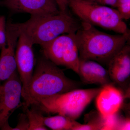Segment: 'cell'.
I'll return each instance as SVG.
<instances>
[{
  "mask_svg": "<svg viewBox=\"0 0 130 130\" xmlns=\"http://www.w3.org/2000/svg\"><path fill=\"white\" fill-rule=\"evenodd\" d=\"M78 86L58 66L43 56L37 61L24 108L34 106L42 100L77 89Z\"/></svg>",
  "mask_w": 130,
  "mask_h": 130,
  "instance_id": "7a4b0ae2",
  "label": "cell"
},
{
  "mask_svg": "<svg viewBox=\"0 0 130 130\" xmlns=\"http://www.w3.org/2000/svg\"><path fill=\"white\" fill-rule=\"evenodd\" d=\"M41 47L43 56L49 60L78 74L79 57L76 32L60 35Z\"/></svg>",
  "mask_w": 130,
  "mask_h": 130,
  "instance_id": "8992f818",
  "label": "cell"
},
{
  "mask_svg": "<svg viewBox=\"0 0 130 130\" xmlns=\"http://www.w3.org/2000/svg\"><path fill=\"white\" fill-rule=\"evenodd\" d=\"M6 17L0 15V51L6 42Z\"/></svg>",
  "mask_w": 130,
  "mask_h": 130,
  "instance_id": "ac0fdd59",
  "label": "cell"
},
{
  "mask_svg": "<svg viewBox=\"0 0 130 130\" xmlns=\"http://www.w3.org/2000/svg\"><path fill=\"white\" fill-rule=\"evenodd\" d=\"M7 41L1 50L0 83L9 78L17 70L15 52L20 32L14 23H7Z\"/></svg>",
  "mask_w": 130,
  "mask_h": 130,
  "instance_id": "9c48e42d",
  "label": "cell"
},
{
  "mask_svg": "<svg viewBox=\"0 0 130 130\" xmlns=\"http://www.w3.org/2000/svg\"><path fill=\"white\" fill-rule=\"evenodd\" d=\"M130 120L129 118L123 119L120 126L119 130H130Z\"/></svg>",
  "mask_w": 130,
  "mask_h": 130,
  "instance_id": "44dd1931",
  "label": "cell"
},
{
  "mask_svg": "<svg viewBox=\"0 0 130 130\" xmlns=\"http://www.w3.org/2000/svg\"><path fill=\"white\" fill-rule=\"evenodd\" d=\"M108 65L111 81L125 90L130 77V46L128 42L110 60Z\"/></svg>",
  "mask_w": 130,
  "mask_h": 130,
  "instance_id": "8fae6325",
  "label": "cell"
},
{
  "mask_svg": "<svg viewBox=\"0 0 130 130\" xmlns=\"http://www.w3.org/2000/svg\"><path fill=\"white\" fill-rule=\"evenodd\" d=\"M103 5L111 7L112 8H116L117 0H88Z\"/></svg>",
  "mask_w": 130,
  "mask_h": 130,
  "instance_id": "d6986e66",
  "label": "cell"
},
{
  "mask_svg": "<svg viewBox=\"0 0 130 130\" xmlns=\"http://www.w3.org/2000/svg\"><path fill=\"white\" fill-rule=\"evenodd\" d=\"M81 23L76 32L79 59L108 64L129 40V32L110 35L98 30L88 23L81 21Z\"/></svg>",
  "mask_w": 130,
  "mask_h": 130,
  "instance_id": "6da1fadb",
  "label": "cell"
},
{
  "mask_svg": "<svg viewBox=\"0 0 130 130\" xmlns=\"http://www.w3.org/2000/svg\"><path fill=\"white\" fill-rule=\"evenodd\" d=\"M68 6L83 22L118 34L129 32L117 9L88 0H68Z\"/></svg>",
  "mask_w": 130,
  "mask_h": 130,
  "instance_id": "5b68a950",
  "label": "cell"
},
{
  "mask_svg": "<svg viewBox=\"0 0 130 130\" xmlns=\"http://www.w3.org/2000/svg\"><path fill=\"white\" fill-rule=\"evenodd\" d=\"M22 85L17 70L0 87V129L9 124L12 114L21 104Z\"/></svg>",
  "mask_w": 130,
  "mask_h": 130,
  "instance_id": "ba28073f",
  "label": "cell"
},
{
  "mask_svg": "<svg viewBox=\"0 0 130 130\" xmlns=\"http://www.w3.org/2000/svg\"><path fill=\"white\" fill-rule=\"evenodd\" d=\"M78 74L85 84L102 86L112 84L108 70L95 61L79 59Z\"/></svg>",
  "mask_w": 130,
  "mask_h": 130,
  "instance_id": "4fadbf2b",
  "label": "cell"
},
{
  "mask_svg": "<svg viewBox=\"0 0 130 130\" xmlns=\"http://www.w3.org/2000/svg\"><path fill=\"white\" fill-rule=\"evenodd\" d=\"M117 10L123 19L127 20L130 18V0H117Z\"/></svg>",
  "mask_w": 130,
  "mask_h": 130,
  "instance_id": "2e32d148",
  "label": "cell"
},
{
  "mask_svg": "<svg viewBox=\"0 0 130 130\" xmlns=\"http://www.w3.org/2000/svg\"><path fill=\"white\" fill-rule=\"evenodd\" d=\"M96 98L99 113L106 117L118 112L123 105L125 95L120 89L110 84L102 86Z\"/></svg>",
  "mask_w": 130,
  "mask_h": 130,
  "instance_id": "7c38bea8",
  "label": "cell"
},
{
  "mask_svg": "<svg viewBox=\"0 0 130 130\" xmlns=\"http://www.w3.org/2000/svg\"><path fill=\"white\" fill-rule=\"evenodd\" d=\"M44 125L53 130H73L80 123L63 115L44 117Z\"/></svg>",
  "mask_w": 130,
  "mask_h": 130,
  "instance_id": "5bb4252c",
  "label": "cell"
},
{
  "mask_svg": "<svg viewBox=\"0 0 130 130\" xmlns=\"http://www.w3.org/2000/svg\"><path fill=\"white\" fill-rule=\"evenodd\" d=\"M0 87H1V85H0Z\"/></svg>",
  "mask_w": 130,
  "mask_h": 130,
  "instance_id": "7402d4cb",
  "label": "cell"
},
{
  "mask_svg": "<svg viewBox=\"0 0 130 130\" xmlns=\"http://www.w3.org/2000/svg\"><path fill=\"white\" fill-rule=\"evenodd\" d=\"M0 4L12 11L34 16L53 15L61 12L54 0H3Z\"/></svg>",
  "mask_w": 130,
  "mask_h": 130,
  "instance_id": "30bf717a",
  "label": "cell"
},
{
  "mask_svg": "<svg viewBox=\"0 0 130 130\" xmlns=\"http://www.w3.org/2000/svg\"><path fill=\"white\" fill-rule=\"evenodd\" d=\"M31 107L30 109L28 107L24 108L29 122L28 130H48L44 125V116L42 113L34 107Z\"/></svg>",
  "mask_w": 130,
  "mask_h": 130,
  "instance_id": "9a60e30c",
  "label": "cell"
},
{
  "mask_svg": "<svg viewBox=\"0 0 130 130\" xmlns=\"http://www.w3.org/2000/svg\"><path fill=\"white\" fill-rule=\"evenodd\" d=\"M14 24L32 44L41 46L63 34L76 32L81 25L68 12L61 11L53 15H31L27 21Z\"/></svg>",
  "mask_w": 130,
  "mask_h": 130,
  "instance_id": "3957f363",
  "label": "cell"
},
{
  "mask_svg": "<svg viewBox=\"0 0 130 130\" xmlns=\"http://www.w3.org/2000/svg\"><path fill=\"white\" fill-rule=\"evenodd\" d=\"M18 119V124L16 127L12 128L9 125L7 130H28L29 122L25 113L20 114Z\"/></svg>",
  "mask_w": 130,
  "mask_h": 130,
  "instance_id": "e0dca14e",
  "label": "cell"
},
{
  "mask_svg": "<svg viewBox=\"0 0 130 130\" xmlns=\"http://www.w3.org/2000/svg\"><path fill=\"white\" fill-rule=\"evenodd\" d=\"M33 45L24 34L20 33L16 45L15 58L17 71L22 83V97L25 102L28 99V89L34 71Z\"/></svg>",
  "mask_w": 130,
  "mask_h": 130,
  "instance_id": "52a82bcc",
  "label": "cell"
},
{
  "mask_svg": "<svg viewBox=\"0 0 130 130\" xmlns=\"http://www.w3.org/2000/svg\"><path fill=\"white\" fill-rule=\"evenodd\" d=\"M60 11L68 12V0H54Z\"/></svg>",
  "mask_w": 130,
  "mask_h": 130,
  "instance_id": "ffe728a7",
  "label": "cell"
},
{
  "mask_svg": "<svg viewBox=\"0 0 130 130\" xmlns=\"http://www.w3.org/2000/svg\"><path fill=\"white\" fill-rule=\"evenodd\" d=\"M101 88L74 89L47 98L32 107L42 113L57 114L75 120L95 98Z\"/></svg>",
  "mask_w": 130,
  "mask_h": 130,
  "instance_id": "277c9868",
  "label": "cell"
}]
</instances>
